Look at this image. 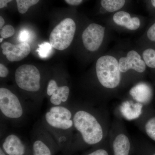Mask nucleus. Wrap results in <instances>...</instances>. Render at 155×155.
Instances as JSON below:
<instances>
[{
	"instance_id": "nucleus-12",
	"label": "nucleus",
	"mask_w": 155,
	"mask_h": 155,
	"mask_svg": "<svg viewBox=\"0 0 155 155\" xmlns=\"http://www.w3.org/2000/svg\"><path fill=\"white\" fill-rule=\"evenodd\" d=\"M2 149L8 155H24L26 147L22 140L17 134H10L5 137Z\"/></svg>"
},
{
	"instance_id": "nucleus-9",
	"label": "nucleus",
	"mask_w": 155,
	"mask_h": 155,
	"mask_svg": "<svg viewBox=\"0 0 155 155\" xmlns=\"http://www.w3.org/2000/svg\"><path fill=\"white\" fill-rule=\"evenodd\" d=\"M2 53L10 62H19L26 58L30 54V45L26 42L14 45L5 42L1 45Z\"/></svg>"
},
{
	"instance_id": "nucleus-4",
	"label": "nucleus",
	"mask_w": 155,
	"mask_h": 155,
	"mask_svg": "<svg viewBox=\"0 0 155 155\" xmlns=\"http://www.w3.org/2000/svg\"><path fill=\"white\" fill-rule=\"evenodd\" d=\"M28 105L19 93L6 87L0 88L1 116L12 123L22 122L28 112Z\"/></svg>"
},
{
	"instance_id": "nucleus-24",
	"label": "nucleus",
	"mask_w": 155,
	"mask_h": 155,
	"mask_svg": "<svg viewBox=\"0 0 155 155\" xmlns=\"http://www.w3.org/2000/svg\"><path fill=\"white\" fill-rule=\"evenodd\" d=\"M51 48L52 47L51 46V45L48 43L42 45V47L41 48H40L41 51H40V53L41 55L43 56L46 55L47 54H48V53L46 52V50L47 51H50Z\"/></svg>"
},
{
	"instance_id": "nucleus-8",
	"label": "nucleus",
	"mask_w": 155,
	"mask_h": 155,
	"mask_svg": "<svg viewBox=\"0 0 155 155\" xmlns=\"http://www.w3.org/2000/svg\"><path fill=\"white\" fill-rule=\"evenodd\" d=\"M105 32L104 26L97 23H91L82 32L84 47L89 51H97L102 45Z\"/></svg>"
},
{
	"instance_id": "nucleus-2",
	"label": "nucleus",
	"mask_w": 155,
	"mask_h": 155,
	"mask_svg": "<svg viewBox=\"0 0 155 155\" xmlns=\"http://www.w3.org/2000/svg\"><path fill=\"white\" fill-rule=\"evenodd\" d=\"M72 109L74 130L78 132L84 143L95 146L101 143L104 138V133L95 115L86 109Z\"/></svg>"
},
{
	"instance_id": "nucleus-11",
	"label": "nucleus",
	"mask_w": 155,
	"mask_h": 155,
	"mask_svg": "<svg viewBox=\"0 0 155 155\" xmlns=\"http://www.w3.org/2000/svg\"><path fill=\"white\" fill-rule=\"evenodd\" d=\"M111 155H130L131 142L125 133L117 134L112 137L110 141Z\"/></svg>"
},
{
	"instance_id": "nucleus-26",
	"label": "nucleus",
	"mask_w": 155,
	"mask_h": 155,
	"mask_svg": "<svg viewBox=\"0 0 155 155\" xmlns=\"http://www.w3.org/2000/svg\"><path fill=\"white\" fill-rule=\"evenodd\" d=\"M13 0H0V8H3L7 6V4Z\"/></svg>"
},
{
	"instance_id": "nucleus-1",
	"label": "nucleus",
	"mask_w": 155,
	"mask_h": 155,
	"mask_svg": "<svg viewBox=\"0 0 155 155\" xmlns=\"http://www.w3.org/2000/svg\"><path fill=\"white\" fill-rule=\"evenodd\" d=\"M42 79L41 72L35 65L23 64L16 69L15 84L19 94L28 105L29 104L31 106L39 105L45 97Z\"/></svg>"
},
{
	"instance_id": "nucleus-16",
	"label": "nucleus",
	"mask_w": 155,
	"mask_h": 155,
	"mask_svg": "<svg viewBox=\"0 0 155 155\" xmlns=\"http://www.w3.org/2000/svg\"><path fill=\"white\" fill-rule=\"evenodd\" d=\"M126 0H101L102 7L110 13L116 12L122 9L125 5Z\"/></svg>"
},
{
	"instance_id": "nucleus-30",
	"label": "nucleus",
	"mask_w": 155,
	"mask_h": 155,
	"mask_svg": "<svg viewBox=\"0 0 155 155\" xmlns=\"http://www.w3.org/2000/svg\"><path fill=\"white\" fill-rule=\"evenodd\" d=\"M151 4L153 7L155 8V0H151Z\"/></svg>"
},
{
	"instance_id": "nucleus-15",
	"label": "nucleus",
	"mask_w": 155,
	"mask_h": 155,
	"mask_svg": "<svg viewBox=\"0 0 155 155\" xmlns=\"http://www.w3.org/2000/svg\"><path fill=\"white\" fill-rule=\"evenodd\" d=\"M33 130L35 131L38 137L36 138L32 144L33 155H52L51 151L49 147L40 137L39 134L36 126L34 127Z\"/></svg>"
},
{
	"instance_id": "nucleus-5",
	"label": "nucleus",
	"mask_w": 155,
	"mask_h": 155,
	"mask_svg": "<svg viewBox=\"0 0 155 155\" xmlns=\"http://www.w3.org/2000/svg\"><path fill=\"white\" fill-rule=\"evenodd\" d=\"M96 75L100 84L104 88H116L121 81L119 61L114 56L106 55L100 57L95 64Z\"/></svg>"
},
{
	"instance_id": "nucleus-28",
	"label": "nucleus",
	"mask_w": 155,
	"mask_h": 155,
	"mask_svg": "<svg viewBox=\"0 0 155 155\" xmlns=\"http://www.w3.org/2000/svg\"><path fill=\"white\" fill-rule=\"evenodd\" d=\"M5 24V20L2 16L0 17V28L2 29Z\"/></svg>"
},
{
	"instance_id": "nucleus-31",
	"label": "nucleus",
	"mask_w": 155,
	"mask_h": 155,
	"mask_svg": "<svg viewBox=\"0 0 155 155\" xmlns=\"http://www.w3.org/2000/svg\"><path fill=\"white\" fill-rule=\"evenodd\" d=\"M144 155H155V151H153L152 152H151L148 154H146Z\"/></svg>"
},
{
	"instance_id": "nucleus-14",
	"label": "nucleus",
	"mask_w": 155,
	"mask_h": 155,
	"mask_svg": "<svg viewBox=\"0 0 155 155\" xmlns=\"http://www.w3.org/2000/svg\"><path fill=\"white\" fill-rule=\"evenodd\" d=\"M130 93L133 97L139 102H146L151 95L149 86L144 83H140L130 89Z\"/></svg>"
},
{
	"instance_id": "nucleus-23",
	"label": "nucleus",
	"mask_w": 155,
	"mask_h": 155,
	"mask_svg": "<svg viewBox=\"0 0 155 155\" xmlns=\"http://www.w3.org/2000/svg\"><path fill=\"white\" fill-rule=\"evenodd\" d=\"M8 69L3 64H0V77L1 78H5L8 76Z\"/></svg>"
},
{
	"instance_id": "nucleus-20",
	"label": "nucleus",
	"mask_w": 155,
	"mask_h": 155,
	"mask_svg": "<svg viewBox=\"0 0 155 155\" xmlns=\"http://www.w3.org/2000/svg\"><path fill=\"white\" fill-rule=\"evenodd\" d=\"M15 29L13 26L11 25H4L0 31L1 37L4 39L9 38L14 35L15 34Z\"/></svg>"
},
{
	"instance_id": "nucleus-3",
	"label": "nucleus",
	"mask_w": 155,
	"mask_h": 155,
	"mask_svg": "<svg viewBox=\"0 0 155 155\" xmlns=\"http://www.w3.org/2000/svg\"><path fill=\"white\" fill-rule=\"evenodd\" d=\"M42 124L51 135L61 140L74 132L73 111L69 105L51 106L45 113Z\"/></svg>"
},
{
	"instance_id": "nucleus-7",
	"label": "nucleus",
	"mask_w": 155,
	"mask_h": 155,
	"mask_svg": "<svg viewBox=\"0 0 155 155\" xmlns=\"http://www.w3.org/2000/svg\"><path fill=\"white\" fill-rule=\"evenodd\" d=\"M70 93V87L61 84L55 78L49 79L45 88V97L51 106L69 105Z\"/></svg>"
},
{
	"instance_id": "nucleus-13",
	"label": "nucleus",
	"mask_w": 155,
	"mask_h": 155,
	"mask_svg": "<svg viewBox=\"0 0 155 155\" xmlns=\"http://www.w3.org/2000/svg\"><path fill=\"white\" fill-rule=\"evenodd\" d=\"M115 24L127 30L135 31L140 27L141 22L137 17H132L127 12L119 11L116 12L113 17Z\"/></svg>"
},
{
	"instance_id": "nucleus-27",
	"label": "nucleus",
	"mask_w": 155,
	"mask_h": 155,
	"mask_svg": "<svg viewBox=\"0 0 155 155\" xmlns=\"http://www.w3.org/2000/svg\"><path fill=\"white\" fill-rule=\"evenodd\" d=\"M27 35H28V33H27L26 31H23V32H22V34H21V35H20V39L22 40H26L28 38Z\"/></svg>"
},
{
	"instance_id": "nucleus-17",
	"label": "nucleus",
	"mask_w": 155,
	"mask_h": 155,
	"mask_svg": "<svg viewBox=\"0 0 155 155\" xmlns=\"http://www.w3.org/2000/svg\"><path fill=\"white\" fill-rule=\"evenodd\" d=\"M143 59L147 67L150 68H155V50L148 48L143 51Z\"/></svg>"
},
{
	"instance_id": "nucleus-22",
	"label": "nucleus",
	"mask_w": 155,
	"mask_h": 155,
	"mask_svg": "<svg viewBox=\"0 0 155 155\" xmlns=\"http://www.w3.org/2000/svg\"><path fill=\"white\" fill-rule=\"evenodd\" d=\"M147 36L151 41L155 42V23L152 25L147 31Z\"/></svg>"
},
{
	"instance_id": "nucleus-10",
	"label": "nucleus",
	"mask_w": 155,
	"mask_h": 155,
	"mask_svg": "<svg viewBox=\"0 0 155 155\" xmlns=\"http://www.w3.org/2000/svg\"><path fill=\"white\" fill-rule=\"evenodd\" d=\"M119 69L121 73H125L132 70L138 73H143L146 69V65L143 59L137 51L131 50L125 57H122L119 61Z\"/></svg>"
},
{
	"instance_id": "nucleus-25",
	"label": "nucleus",
	"mask_w": 155,
	"mask_h": 155,
	"mask_svg": "<svg viewBox=\"0 0 155 155\" xmlns=\"http://www.w3.org/2000/svg\"><path fill=\"white\" fill-rule=\"evenodd\" d=\"M82 1L83 0H65L67 4L72 6L78 5L81 4Z\"/></svg>"
},
{
	"instance_id": "nucleus-29",
	"label": "nucleus",
	"mask_w": 155,
	"mask_h": 155,
	"mask_svg": "<svg viewBox=\"0 0 155 155\" xmlns=\"http://www.w3.org/2000/svg\"><path fill=\"white\" fill-rule=\"evenodd\" d=\"M5 153V152L4 151V150L2 149V148H1V149H0V155H6Z\"/></svg>"
},
{
	"instance_id": "nucleus-18",
	"label": "nucleus",
	"mask_w": 155,
	"mask_h": 155,
	"mask_svg": "<svg viewBox=\"0 0 155 155\" xmlns=\"http://www.w3.org/2000/svg\"><path fill=\"white\" fill-rule=\"evenodd\" d=\"M40 0H16L17 8L19 13L24 14L32 6L36 5Z\"/></svg>"
},
{
	"instance_id": "nucleus-21",
	"label": "nucleus",
	"mask_w": 155,
	"mask_h": 155,
	"mask_svg": "<svg viewBox=\"0 0 155 155\" xmlns=\"http://www.w3.org/2000/svg\"><path fill=\"white\" fill-rule=\"evenodd\" d=\"M85 155H111L110 150L107 147H101L92 151Z\"/></svg>"
},
{
	"instance_id": "nucleus-6",
	"label": "nucleus",
	"mask_w": 155,
	"mask_h": 155,
	"mask_svg": "<svg viewBox=\"0 0 155 155\" xmlns=\"http://www.w3.org/2000/svg\"><path fill=\"white\" fill-rule=\"evenodd\" d=\"M76 29V24L73 19L67 18L62 20L50 34L51 46L59 51H64L69 48L73 41Z\"/></svg>"
},
{
	"instance_id": "nucleus-32",
	"label": "nucleus",
	"mask_w": 155,
	"mask_h": 155,
	"mask_svg": "<svg viewBox=\"0 0 155 155\" xmlns=\"http://www.w3.org/2000/svg\"><path fill=\"white\" fill-rule=\"evenodd\" d=\"M3 38H2L1 37V39H0V42H1V43L2 42V41L3 40Z\"/></svg>"
},
{
	"instance_id": "nucleus-19",
	"label": "nucleus",
	"mask_w": 155,
	"mask_h": 155,
	"mask_svg": "<svg viewBox=\"0 0 155 155\" xmlns=\"http://www.w3.org/2000/svg\"><path fill=\"white\" fill-rule=\"evenodd\" d=\"M144 129L147 135L155 142V117L150 118L147 121Z\"/></svg>"
}]
</instances>
